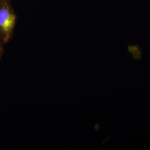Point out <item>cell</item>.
I'll return each instance as SVG.
<instances>
[{
  "label": "cell",
  "mask_w": 150,
  "mask_h": 150,
  "mask_svg": "<svg viewBox=\"0 0 150 150\" xmlns=\"http://www.w3.org/2000/svg\"><path fill=\"white\" fill-rule=\"evenodd\" d=\"M4 43L0 38V59H1L4 52Z\"/></svg>",
  "instance_id": "obj_2"
},
{
  "label": "cell",
  "mask_w": 150,
  "mask_h": 150,
  "mask_svg": "<svg viewBox=\"0 0 150 150\" xmlns=\"http://www.w3.org/2000/svg\"><path fill=\"white\" fill-rule=\"evenodd\" d=\"M3 1V0H0V4H1V2Z\"/></svg>",
  "instance_id": "obj_3"
},
{
  "label": "cell",
  "mask_w": 150,
  "mask_h": 150,
  "mask_svg": "<svg viewBox=\"0 0 150 150\" xmlns=\"http://www.w3.org/2000/svg\"><path fill=\"white\" fill-rule=\"evenodd\" d=\"M17 21V16L11 0H3L0 4V38L4 44L11 41Z\"/></svg>",
  "instance_id": "obj_1"
}]
</instances>
